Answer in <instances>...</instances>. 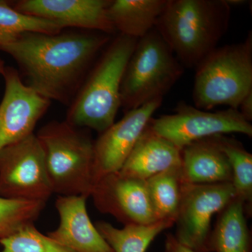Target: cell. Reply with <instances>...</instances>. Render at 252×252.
Instances as JSON below:
<instances>
[{"instance_id": "cell-1", "label": "cell", "mask_w": 252, "mask_h": 252, "mask_svg": "<svg viewBox=\"0 0 252 252\" xmlns=\"http://www.w3.org/2000/svg\"><path fill=\"white\" fill-rule=\"evenodd\" d=\"M109 40V34L102 32H29L0 50L19 64L28 86L50 101L68 104L91 63Z\"/></svg>"}, {"instance_id": "cell-2", "label": "cell", "mask_w": 252, "mask_h": 252, "mask_svg": "<svg viewBox=\"0 0 252 252\" xmlns=\"http://www.w3.org/2000/svg\"><path fill=\"white\" fill-rule=\"evenodd\" d=\"M225 0H167L156 29L184 68H196L228 30Z\"/></svg>"}, {"instance_id": "cell-3", "label": "cell", "mask_w": 252, "mask_h": 252, "mask_svg": "<svg viewBox=\"0 0 252 252\" xmlns=\"http://www.w3.org/2000/svg\"><path fill=\"white\" fill-rule=\"evenodd\" d=\"M137 41L119 34L109 44L71 102L66 122L99 134L115 123L123 77Z\"/></svg>"}, {"instance_id": "cell-4", "label": "cell", "mask_w": 252, "mask_h": 252, "mask_svg": "<svg viewBox=\"0 0 252 252\" xmlns=\"http://www.w3.org/2000/svg\"><path fill=\"white\" fill-rule=\"evenodd\" d=\"M45 157L54 193L84 195L92 191L94 142L85 130L64 122H51L36 134Z\"/></svg>"}, {"instance_id": "cell-5", "label": "cell", "mask_w": 252, "mask_h": 252, "mask_svg": "<svg viewBox=\"0 0 252 252\" xmlns=\"http://www.w3.org/2000/svg\"><path fill=\"white\" fill-rule=\"evenodd\" d=\"M193 101L209 111L219 106L238 109L252 90V35L238 44L217 47L195 68Z\"/></svg>"}, {"instance_id": "cell-6", "label": "cell", "mask_w": 252, "mask_h": 252, "mask_svg": "<svg viewBox=\"0 0 252 252\" xmlns=\"http://www.w3.org/2000/svg\"><path fill=\"white\" fill-rule=\"evenodd\" d=\"M184 67L156 28L138 39L126 66L121 104L126 112L164 95L183 76Z\"/></svg>"}, {"instance_id": "cell-7", "label": "cell", "mask_w": 252, "mask_h": 252, "mask_svg": "<svg viewBox=\"0 0 252 252\" xmlns=\"http://www.w3.org/2000/svg\"><path fill=\"white\" fill-rule=\"evenodd\" d=\"M53 193L35 134L0 151V196L46 203Z\"/></svg>"}, {"instance_id": "cell-8", "label": "cell", "mask_w": 252, "mask_h": 252, "mask_svg": "<svg viewBox=\"0 0 252 252\" xmlns=\"http://www.w3.org/2000/svg\"><path fill=\"white\" fill-rule=\"evenodd\" d=\"M152 130L182 150L196 141L213 136L241 133L252 137V126L238 109L211 112L182 102L175 112L153 119L149 122Z\"/></svg>"}, {"instance_id": "cell-9", "label": "cell", "mask_w": 252, "mask_h": 252, "mask_svg": "<svg viewBox=\"0 0 252 252\" xmlns=\"http://www.w3.org/2000/svg\"><path fill=\"white\" fill-rule=\"evenodd\" d=\"M235 198L231 182L212 185L184 183L175 223L176 240L195 252H208L212 217Z\"/></svg>"}, {"instance_id": "cell-10", "label": "cell", "mask_w": 252, "mask_h": 252, "mask_svg": "<svg viewBox=\"0 0 252 252\" xmlns=\"http://www.w3.org/2000/svg\"><path fill=\"white\" fill-rule=\"evenodd\" d=\"M162 99H154L127 111L119 122L99 134L94 142L92 178L94 186L109 174L120 171Z\"/></svg>"}, {"instance_id": "cell-11", "label": "cell", "mask_w": 252, "mask_h": 252, "mask_svg": "<svg viewBox=\"0 0 252 252\" xmlns=\"http://www.w3.org/2000/svg\"><path fill=\"white\" fill-rule=\"evenodd\" d=\"M90 196L99 212L112 215L124 225L158 221L145 180L114 172L94 186Z\"/></svg>"}, {"instance_id": "cell-12", "label": "cell", "mask_w": 252, "mask_h": 252, "mask_svg": "<svg viewBox=\"0 0 252 252\" xmlns=\"http://www.w3.org/2000/svg\"><path fill=\"white\" fill-rule=\"evenodd\" d=\"M5 91L0 104V151L34 134L51 101L25 84L13 68L2 73Z\"/></svg>"}, {"instance_id": "cell-13", "label": "cell", "mask_w": 252, "mask_h": 252, "mask_svg": "<svg viewBox=\"0 0 252 252\" xmlns=\"http://www.w3.org/2000/svg\"><path fill=\"white\" fill-rule=\"evenodd\" d=\"M110 0H21L14 8L23 14L44 18L63 28H77L110 34L116 32L109 20Z\"/></svg>"}, {"instance_id": "cell-14", "label": "cell", "mask_w": 252, "mask_h": 252, "mask_svg": "<svg viewBox=\"0 0 252 252\" xmlns=\"http://www.w3.org/2000/svg\"><path fill=\"white\" fill-rule=\"evenodd\" d=\"M84 195H59L56 207L60 224L48 236L74 252H114L92 223Z\"/></svg>"}, {"instance_id": "cell-15", "label": "cell", "mask_w": 252, "mask_h": 252, "mask_svg": "<svg viewBox=\"0 0 252 252\" xmlns=\"http://www.w3.org/2000/svg\"><path fill=\"white\" fill-rule=\"evenodd\" d=\"M181 164L182 150L156 133L148 124L119 172L146 181Z\"/></svg>"}, {"instance_id": "cell-16", "label": "cell", "mask_w": 252, "mask_h": 252, "mask_svg": "<svg viewBox=\"0 0 252 252\" xmlns=\"http://www.w3.org/2000/svg\"><path fill=\"white\" fill-rule=\"evenodd\" d=\"M181 173L190 185H212L233 181L228 158L213 137L203 139L182 149Z\"/></svg>"}, {"instance_id": "cell-17", "label": "cell", "mask_w": 252, "mask_h": 252, "mask_svg": "<svg viewBox=\"0 0 252 252\" xmlns=\"http://www.w3.org/2000/svg\"><path fill=\"white\" fill-rule=\"evenodd\" d=\"M241 200L235 198L217 214L207 243L208 252H252V233Z\"/></svg>"}, {"instance_id": "cell-18", "label": "cell", "mask_w": 252, "mask_h": 252, "mask_svg": "<svg viewBox=\"0 0 252 252\" xmlns=\"http://www.w3.org/2000/svg\"><path fill=\"white\" fill-rule=\"evenodd\" d=\"M167 0H114L108 7L109 20L120 34L138 40L156 28Z\"/></svg>"}, {"instance_id": "cell-19", "label": "cell", "mask_w": 252, "mask_h": 252, "mask_svg": "<svg viewBox=\"0 0 252 252\" xmlns=\"http://www.w3.org/2000/svg\"><path fill=\"white\" fill-rule=\"evenodd\" d=\"M174 224L168 220H158L150 224H128L117 228L104 220L94 223L114 252H146L158 235Z\"/></svg>"}, {"instance_id": "cell-20", "label": "cell", "mask_w": 252, "mask_h": 252, "mask_svg": "<svg viewBox=\"0 0 252 252\" xmlns=\"http://www.w3.org/2000/svg\"><path fill=\"white\" fill-rule=\"evenodd\" d=\"M146 182L157 220L175 223L185 183L181 166L172 167L157 174Z\"/></svg>"}, {"instance_id": "cell-21", "label": "cell", "mask_w": 252, "mask_h": 252, "mask_svg": "<svg viewBox=\"0 0 252 252\" xmlns=\"http://www.w3.org/2000/svg\"><path fill=\"white\" fill-rule=\"evenodd\" d=\"M231 166L235 198L241 200L248 218L252 216V154L238 140L225 135L214 136Z\"/></svg>"}, {"instance_id": "cell-22", "label": "cell", "mask_w": 252, "mask_h": 252, "mask_svg": "<svg viewBox=\"0 0 252 252\" xmlns=\"http://www.w3.org/2000/svg\"><path fill=\"white\" fill-rule=\"evenodd\" d=\"M64 29L58 23L23 14L8 3L0 1V46L12 42L26 33L59 34Z\"/></svg>"}, {"instance_id": "cell-23", "label": "cell", "mask_w": 252, "mask_h": 252, "mask_svg": "<svg viewBox=\"0 0 252 252\" xmlns=\"http://www.w3.org/2000/svg\"><path fill=\"white\" fill-rule=\"evenodd\" d=\"M45 206L44 202L0 196V240L34 223Z\"/></svg>"}, {"instance_id": "cell-24", "label": "cell", "mask_w": 252, "mask_h": 252, "mask_svg": "<svg viewBox=\"0 0 252 252\" xmlns=\"http://www.w3.org/2000/svg\"><path fill=\"white\" fill-rule=\"evenodd\" d=\"M0 245L3 248L0 252H74L41 233L34 223L0 240Z\"/></svg>"}, {"instance_id": "cell-25", "label": "cell", "mask_w": 252, "mask_h": 252, "mask_svg": "<svg viewBox=\"0 0 252 252\" xmlns=\"http://www.w3.org/2000/svg\"><path fill=\"white\" fill-rule=\"evenodd\" d=\"M195 252L185 245L179 243L174 235L167 234L165 242V252Z\"/></svg>"}, {"instance_id": "cell-26", "label": "cell", "mask_w": 252, "mask_h": 252, "mask_svg": "<svg viewBox=\"0 0 252 252\" xmlns=\"http://www.w3.org/2000/svg\"><path fill=\"white\" fill-rule=\"evenodd\" d=\"M241 115L249 122L252 121V90L245 95L238 107Z\"/></svg>"}, {"instance_id": "cell-27", "label": "cell", "mask_w": 252, "mask_h": 252, "mask_svg": "<svg viewBox=\"0 0 252 252\" xmlns=\"http://www.w3.org/2000/svg\"><path fill=\"white\" fill-rule=\"evenodd\" d=\"M4 64H3L2 61L0 59V74H2L3 72H4Z\"/></svg>"}]
</instances>
